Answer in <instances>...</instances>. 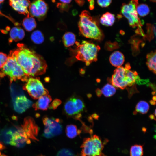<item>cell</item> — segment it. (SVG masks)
Segmentation results:
<instances>
[{
    "instance_id": "1",
    "label": "cell",
    "mask_w": 156,
    "mask_h": 156,
    "mask_svg": "<svg viewBox=\"0 0 156 156\" xmlns=\"http://www.w3.org/2000/svg\"><path fill=\"white\" fill-rule=\"evenodd\" d=\"M16 60L29 77L44 74L47 67L43 58L23 44L18 43L17 48L10 52L9 55Z\"/></svg>"
},
{
    "instance_id": "2",
    "label": "cell",
    "mask_w": 156,
    "mask_h": 156,
    "mask_svg": "<svg viewBox=\"0 0 156 156\" xmlns=\"http://www.w3.org/2000/svg\"><path fill=\"white\" fill-rule=\"evenodd\" d=\"M79 17L78 27L81 34L86 38L101 40L103 37L102 32L89 12L86 10L82 11Z\"/></svg>"
},
{
    "instance_id": "3",
    "label": "cell",
    "mask_w": 156,
    "mask_h": 156,
    "mask_svg": "<svg viewBox=\"0 0 156 156\" xmlns=\"http://www.w3.org/2000/svg\"><path fill=\"white\" fill-rule=\"evenodd\" d=\"M5 76L9 77L10 85L13 81L18 80L26 82L29 78L16 60L9 55L6 63L0 71V77Z\"/></svg>"
},
{
    "instance_id": "4",
    "label": "cell",
    "mask_w": 156,
    "mask_h": 156,
    "mask_svg": "<svg viewBox=\"0 0 156 156\" xmlns=\"http://www.w3.org/2000/svg\"><path fill=\"white\" fill-rule=\"evenodd\" d=\"M76 44L78 46L75 57L77 60L85 62L87 66L97 60V53L100 49L99 46L85 41L80 44Z\"/></svg>"
},
{
    "instance_id": "5",
    "label": "cell",
    "mask_w": 156,
    "mask_h": 156,
    "mask_svg": "<svg viewBox=\"0 0 156 156\" xmlns=\"http://www.w3.org/2000/svg\"><path fill=\"white\" fill-rule=\"evenodd\" d=\"M81 147V156H104L102 152L104 144L96 135L85 138Z\"/></svg>"
},
{
    "instance_id": "6",
    "label": "cell",
    "mask_w": 156,
    "mask_h": 156,
    "mask_svg": "<svg viewBox=\"0 0 156 156\" xmlns=\"http://www.w3.org/2000/svg\"><path fill=\"white\" fill-rule=\"evenodd\" d=\"M138 4V0H131L127 4L123 3L121 11L122 14L128 19L130 26L133 28L138 27L139 33L144 35L141 28L142 24L137 11Z\"/></svg>"
},
{
    "instance_id": "7",
    "label": "cell",
    "mask_w": 156,
    "mask_h": 156,
    "mask_svg": "<svg viewBox=\"0 0 156 156\" xmlns=\"http://www.w3.org/2000/svg\"><path fill=\"white\" fill-rule=\"evenodd\" d=\"M23 87L32 98L34 99L48 95L49 92L43 86L39 77L29 78Z\"/></svg>"
},
{
    "instance_id": "8",
    "label": "cell",
    "mask_w": 156,
    "mask_h": 156,
    "mask_svg": "<svg viewBox=\"0 0 156 156\" xmlns=\"http://www.w3.org/2000/svg\"><path fill=\"white\" fill-rule=\"evenodd\" d=\"M85 105L82 99L75 96L68 99L65 103L64 109L68 116L73 117L78 119L81 116V112L84 109Z\"/></svg>"
},
{
    "instance_id": "9",
    "label": "cell",
    "mask_w": 156,
    "mask_h": 156,
    "mask_svg": "<svg viewBox=\"0 0 156 156\" xmlns=\"http://www.w3.org/2000/svg\"><path fill=\"white\" fill-rule=\"evenodd\" d=\"M43 122L44 125L43 136L49 138L60 135L62 131L61 121L58 118L44 117Z\"/></svg>"
},
{
    "instance_id": "10",
    "label": "cell",
    "mask_w": 156,
    "mask_h": 156,
    "mask_svg": "<svg viewBox=\"0 0 156 156\" xmlns=\"http://www.w3.org/2000/svg\"><path fill=\"white\" fill-rule=\"evenodd\" d=\"M29 15L39 20H42L47 13L48 6L43 0H34L29 7Z\"/></svg>"
},
{
    "instance_id": "11",
    "label": "cell",
    "mask_w": 156,
    "mask_h": 156,
    "mask_svg": "<svg viewBox=\"0 0 156 156\" xmlns=\"http://www.w3.org/2000/svg\"><path fill=\"white\" fill-rule=\"evenodd\" d=\"M127 68L125 67H117L114 71L110 81L112 85L116 88L123 89L128 85L126 75Z\"/></svg>"
},
{
    "instance_id": "12",
    "label": "cell",
    "mask_w": 156,
    "mask_h": 156,
    "mask_svg": "<svg viewBox=\"0 0 156 156\" xmlns=\"http://www.w3.org/2000/svg\"><path fill=\"white\" fill-rule=\"evenodd\" d=\"M33 102L24 95L16 96L13 100V107L17 112L22 113L32 105Z\"/></svg>"
},
{
    "instance_id": "13",
    "label": "cell",
    "mask_w": 156,
    "mask_h": 156,
    "mask_svg": "<svg viewBox=\"0 0 156 156\" xmlns=\"http://www.w3.org/2000/svg\"><path fill=\"white\" fill-rule=\"evenodd\" d=\"M9 4L10 6L18 13L30 16L28 8L30 3L29 0H9Z\"/></svg>"
},
{
    "instance_id": "14",
    "label": "cell",
    "mask_w": 156,
    "mask_h": 156,
    "mask_svg": "<svg viewBox=\"0 0 156 156\" xmlns=\"http://www.w3.org/2000/svg\"><path fill=\"white\" fill-rule=\"evenodd\" d=\"M52 101L51 97L49 95L42 96L38 99L37 101L32 105L35 110H46L49 106V104Z\"/></svg>"
},
{
    "instance_id": "15",
    "label": "cell",
    "mask_w": 156,
    "mask_h": 156,
    "mask_svg": "<svg viewBox=\"0 0 156 156\" xmlns=\"http://www.w3.org/2000/svg\"><path fill=\"white\" fill-rule=\"evenodd\" d=\"M25 35V32L22 29L19 27H14L11 29L10 32L9 43L21 40L23 38Z\"/></svg>"
},
{
    "instance_id": "16",
    "label": "cell",
    "mask_w": 156,
    "mask_h": 156,
    "mask_svg": "<svg viewBox=\"0 0 156 156\" xmlns=\"http://www.w3.org/2000/svg\"><path fill=\"white\" fill-rule=\"evenodd\" d=\"M124 61V55L119 51L113 52L109 57L110 63L113 66L117 67L121 66L123 64Z\"/></svg>"
},
{
    "instance_id": "17",
    "label": "cell",
    "mask_w": 156,
    "mask_h": 156,
    "mask_svg": "<svg viewBox=\"0 0 156 156\" xmlns=\"http://www.w3.org/2000/svg\"><path fill=\"white\" fill-rule=\"evenodd\" d=\"M156 51H152L146 56V65L150 70L156 73Z\"/></svg>"
},
{
    "instance_id": "18",
    "label": "cell",
    "mask_w": 156,
    "mask_h": 156,
    "mask_svg": "<svg viewBox=\"0 0 156 156\" xmlns=\"http://www.w3.org/2000/svg\"><path fill=\"white\" fill-rule=\"evenodd\" d=\"M115 21L114 15L108 12L103 14L100 18L101 23L106 26H112Z\"/></svg>"
},
{
    "instance_id": "19",
    "label": "cell",
    "mask_w": 156,
    "mask_h": 156,
    "mask_svg": "<svg viewBox=\"0 0 156 156\" xmlns=\"http://www.w3.org/2000/svg\"><path fill=\"white\" fill-rule=\"evenodd\" d=\"M22 25L25 29L28 31L33 30L36 27V23L35 19L30 16L25 18L22 22Z\"/></svg>"
},
{
    "instance_id": "20",
    "label": "cell",
    "mask_w": 156,
    "mask_h": 156,
    "mask_svg": "<svg viewBox=\"0 0 156 156\" xmlns=\"http://www.w3.org/2000/svg\"><path fill=\"white\" fill-rule=\"evenodd\" d=\"M62 40L64 45L68 47L73 45L75 43V36L72 32H67L64 35Z\"/></svg>"
},
{
    "instance_id": "21",
    "label": "cell",
    "mask_w": 156,
    "mask_h": 156,
    "mask_svg": "<svg viewBox=\"0 0 156 156\" xmlns=\"http://www.w3.org/2000/svg\"><path fill=\"white\" fill-rule=\"evenodd\" d=\"M66 133L67 136L70 138L76 137L81 133V131L78 130L76 126L74 125H67L66 127Z\"/></svg>"
},
{
    "instance_id": "22",
    "label": "cell",
    "mask_w": 156,
    "mask_h": 156,
    "mask_svg": "<svg viewBox=\"0 0 156 156\" xmlns=\"http://www.w3.org/2000/svg\"><path fill=\"white\" fill-rule=\"evenodd\" d=\"M102 93L106 97L113 95L116 92V88L112 85L107 83L101 89Z\"/></svg>"
},
{
    "instance_id": "23",
    "label": "cell",
    "mask_w": 156,
    "mask_h": 156,
    "mask_svg": "<svg viewBox=\"0 0 156 156\" xmlns=\"http://www.w3.org/2000/svg\"><path fill=\"white\" fill-rule=\"evenodd\" d=\"M149 108V105L146 102L141 101H139L135 107V110L137 112L144 114L148 112Z\"/></svg>"
},
{
    "instance_id": "24",
    "label": "cell",
    "mask_w": 156,
    "mask_h": 156,
    "mask_svg": "<svg viewBox=\"0 0 156 156\" xmlns=\"http://www.w3.org/2000/svg\"><path fill=\"white\" fill-rule=\"evenodd\" d=\"M31 39L35 43L40 44L42 43L44 40V38L42 33L39 30L34 31L31 34Z\"/></svg>"
},
{
    "instance_id": "25",
    "label": "cell",
    "mask_w": 156,
    "mask_h": 156,
    "mask_svg": "<svg viewBox=\"0 0 156 156\" xmlns=\"http://www.w3.org/2000/svg\"><path fill=\"white\" fill-rule=\"evenodd\" d=\"M143 154L142 146L135 144L131 146L130 150V156H142Z\"/></svg>"
},
{
    "instance_id": "26",
    "label": "cell",
    "mask_w": 156,
    "mask_h": 156,
    "mask_svg": "<svg viewBox=\"0 0 156 156\" xmlns=\"http://www.w3.org/2000/svg\"><path fill=\"white\" fill-rule=\"evenodd\" d=\"M137 11L138 14L140 16L144 17L149 13L150 9L148 6L146 4H141L138 5Z\"/></svg>"
},
{
    "instance_id": "27",
    "label": "cell",
    "mask_w": 156,
    "mask_h": 156,
    "mask_svg": "<svg viewBox=\"0 0 156 156\" xmlns=\"http://www.w3.org/2000/svg\"><path fill=\"white\" fill-rule=\"evenodd\" d=\"M72 0H59L60 3L57 4V6L61 11L67 10L69 8L68 4Z\"/></svg>"
},
{
    "instance_id": "28",
    "label": "cell",
    "mask_w": 156,
    "mask_h": 156,
    "mask_svg": "<svg viewBox=\"0 0 156 156\" xmlns=\"http://www.w3.org/2000/svg\"><path fill=\"white\" fill-rule=\"evenodd\" d=\"M56 156H76L70 150L64 149L60 150Z\"/></svg>"
},
{
    "instance_id": "29",
    "label": "cell",
    "mask_w": 156,
    "mask_h": 156,
    "mask_svg": "<svg viewBox=\"0 0 156 156\" xmlns=\"http://www.w3.org/2000/svg\"><path fill=\"white\" fill-rule=\"evenodd\" d=\"M8 59V56L6 54L0 52V69L2 68L5 64Z\"/></svg>"
},
{
    "instance_id": "30",
    "label": "cell",
    "mask_w": 156,
    "mask_h": 156,
    "mask_svg": "<svg viewBox=\"0 0 156 156\" xmlns=\"http://www.w3.org/2000/svg\"><path fill=\"white\" fill-rule=\"evenodd\" d=\"M61 103V101L60 100L56 99L53 101L51 105H49V107L50 109L55 110L56 109Z\"/></svg>"
},
{
    "instance_id": "31",
    "label": "cell",
    "mask_w": 156,
    "mask_h": 156,
    "mask_svg": "<svg viewBox=\"0 0 156 156\" xmlns=\"http://www.w3.org/2000/svg\"><path fill=\"white\" fill-rule=\"evenodd\" d=\"M112 1V0H97L98 5L102 7H106L109 6Z\"/></svg>"
},
{
    "instance_id": "32",
    "label": "cell",
    "mask_w": 156,
    "mask_h": 156,
    "mask_svg": "<svg viewBox=\"0 0 156 156\" xmlns=\"http://www.w3.org/2000/svg\"><path fill=\"white\" fill-rule=\"evenodd\" d=\"M89 3V8L90 10H93L94 7V0H87Z\"/></svg>"
},
{
    "instance_id": "33",
    "label": "cell",
    "mask_w": 156,
    "mask_h": 156,
    "mask_svg": "<svg viewBox=\"0 0 156 156\" xmlns=\"http://www.w3.org/2000/svg\"><path fill=\"white\" fill-rule=\"evenodd\" d=\"M96 92L97 96L98 97H100L102 94L101 90L99 88H97L96 89Z\"/></svg>"
},
{
    "instance_id": "34",
    "label": "cell",
    "mask_w": 156,
    "mask_h": 156,
    "mask_svg": "<svg viewBox=\"0 0 156 156\" xmlns=\"http://www.w3.org/2000/svg\"><path fill=\"white\" fill-rule=\"evenodd\" d=\"M92 116L95 119H98L99 116L96 113H94L92 115Z\"/></svg>"
},
{
    "instance_id": "35",
    "label": "cell",
    "mask_w": 156,
    "mask_h": 156,
    "mask_svg": "<svg viewBox=\"0 0 156 156\" xmlns=\"http://www.w3.org/2000/svg\"><path fill=\"white\" fill-rule=\"evenodd\" d=\"M150 103L152 105H155L156 104V102L155 101H154L153 100H151L149 101Z\"/></svg>"
},
{
    "instance_id": "36",
    "label": "cell",
    "mask_w": 156,
    "mask_h": 156,
    "mask_svg": "<svg viewBox=\"0 0 156 156\" xmlns=\"http://www.w3.org/2000/svg\"><path fill=\"white\" fill-rule=\"evenodd\" d=\"M149 117L152 120V119H155V118L153 114H151L149 115Z\"/></svg>"
},
{
    "instance_id": "37",
    "label": "cell",
    "mask_w": 156,
    "mask_h": 156,
    "mask_svg": "<svg viewBox=\"0 0 156 156\" xmlns=\"http://www.w3.org/2000/svg\"><path fill=\"white\" fill-rule=\"evenodd\" d=\"M45 81L46 82H49L50 81V78L48 77H47L45 78Z\"/></svg>"
},
{
    "instance_id": "38",
    "label": "cell",
    "mask_w": 156,
    "mask_h": 156,
    "mask_svg": "<svg viewBox=\"0 0 156 156\" xmlns=\"http://www.w3.org/2000/svg\"><path fill=\"white\" fill-rule=\"evenodd\" d=\"M142 131L143 132L145 133L146 131V129L145 127H143L142 128Z\"/></svg>"
},
{
    "instance_id": "39",
    "label": "cell",
    "mask_w": 156,
    "mask_h": 156,
    "mask_svg": "<svg viewBox=\"0 0 156 156\" xmlns=\"http://www.w3.org/2000/svg\"><path fill=\"white\" fill-rule=\"evenodd\" d=\"M152 99L154 101H155L156 100V97L155 96H154L152 97Z\"/></svg>"
},
{
    "instance_id": "40",
    "label": "cell",
    "mask_w": 156,
    "mask_h": 156,
    "mask_svg": "<svg viewBox=\"0 0 156 156\" xmlns=\"http://www.w3.org/2000/svg\"><path fill=\"white\" fill-rule=\"evenodd\" d=\"M87 96L88 98H90L92 96V95L91 94H89L87 95Z\"/></svg>"
},
{
    "instance_id": "41",
    "label": "cell",
    "mask_w": 156,
    "mask_h": 156,
    "mask_svg": "<svg viewBox=\"0 0 156 156\" xmlns=\"http://www.w3.org/2000/svg\"><path fill=\"white\" fill-rule=\"evenodd\" d=\"M0 156H7L6 155H5L1 153V152H0Z\"/></svg>"
},
{
    "instance_id": "42",
    "label": "cell",
    "mask_w": 156,
    "mask_h": 156,
    "mask_svg": "<svg viewBox=\"0 0 156 156\" xmlns=\"http://www.w3.org/2000/svg\"><path fill=\"white\" fill-rule=\"evenodd\" d=\"M155 94V91H153L152 92V94L153 95H154Z\"/></svg>"
},
{
    "instance_id": "43",
    "label": "cell",
    "mask_w": 156,
    "mask_h": 156,
    "mask_svg": "<svg viewBox=\"0 0 156 156\" xmlns=\"http://www.w3.org/2000/svg\"><path fill=\"white\" fill-rule=\"evenodd\" d=\"M4 0H0V4L3 2Z\"/></svg>"
},
{
    "instance_id": "44",
    "label": "cell",
    "mask_w": 156,
    "mask_h": 156,
    "mask_svg": "<svg viewBox=\"0 0 156 156\" xmlns=\"http://www.w3.org/2000/svg\"><path fill=\"white\" fill-rule=\"evenodd\" d=\"M133 114L134 115L136 114H137V112H136V111H134L133 112Z\"/></svg>"
},
{
    "instance_id": "45",
    "label": "cell",
    "mask_w": 156,
    "mask_h": 156,
    "mask_svg": "<svg viewBox=\"0 0 156 156\" xmlns=\"http://www.w3.org/2000/svg\"><path fill=\"white\" fill-rule=\"evenodd\" d=\"M150 1H151L154 2H155V1H156V0H150Z\"/></svg>"
},
{
    "instance_id": "46",
    "label": "cell",
    "mask_w": 156,
    "mask_h": 156,
    "mask_svg": "<svg viewBox=\"0 0 156 156\" xmlns=\"http://www.w3.org/2000/svg\"><path fill=\"white\" fill-rule=\"evenodd\" d=\"M97 82H100V79H98L97 80Z\"/></svg>"
},
{
    "instance_id": "47",
    "label": "cell",
    "mask_w": 156,
    "mask_h": 156,
    "mask_svg": "<svg viewBox=\"0 0 156 156\" xmlns=\"http://www.w3.org/2000/svg\"><path fill=\"white\" fill-rule=\"evenodd\" d=\"M155 115L156 116V109H155Z\"/></svg>"
},
{
    "instance_id": "48",
    "label": "cell",
    "mask_w": 156,
    "mask_h": 156,
    "mask_svg": "<svg viewBox=\"0 0 156 156\" xmlns=\"http://www.w3.org/2000/svg\"><path fill=\"white\" fill-rule=\"evenodd\" d=\"M38 156H43V155H40Z\"/></svg>"
}]
</instances>
